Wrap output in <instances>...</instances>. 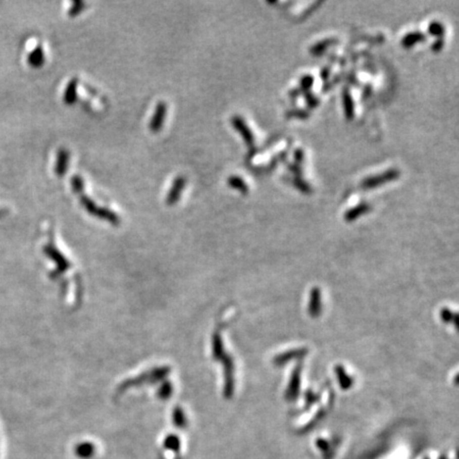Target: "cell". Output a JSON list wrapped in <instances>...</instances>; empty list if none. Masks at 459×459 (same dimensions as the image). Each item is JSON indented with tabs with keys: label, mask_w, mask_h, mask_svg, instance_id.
I'll list each match as a JSON object with an SVG mask.
<instances>
[{
	"label": "cell",
	"mask_w": 459,
	"mask_h": 459,
	"mask_svg": "<svg viewBox=\"0 0 459 459\" xmlns=\"http://www.w3.org/2000/svg\"><path fill=\"white\" fill-rule=\"evenodd\" d=\"M331 76V69L330 67H324L320 71V78L322 81H328Z\"/></svg>",
	"instance_id": "cell-24"
},
{
	"label": "cell",
	"mask_w": 459,
	"mask_h": 459,
	"mask_svg": "<svg viewBox=\"0 0 459 459\" xmlns=\"http://www.w3.org/2000/svg\"><path fill=\"white\" fill-rule=\"evenodd\" d=\"M341 77H342V75H337V76H336L332 81H330V82L325 83V85L322 87V90H324V91L330 90L332 87H334L336 84H337V83L339 82V81L341 80Z\"/></svg>",
	"instance_id": "cell-21"
},
{
	"label": "cell",
	"mask_w": 459,
	"mask_h": 459,
	"mask_svg": "<svg viewBox=\"0 0 459 459\" xmlns=\"http://www.w3.org/2000/svg\"><path fill=\"white\" fill-rule=\"evenodd\" d=\"M185 185H186L185 177L179 176L175 179V181H173V183H172L171 188L169 189V191L167 193L166 202L168 206H173V204H176L180 200L182 191L184 190Z\"/></svg>",
	"instance_id": "cell-3"
},
{
	"label": "cell",
	"mask_w": 459,
	"mask_h": 459,
	"mask_svg": "<svg viewBox=\"0 0 459 459\" xmlns=\"http://www.w3.org/2000/svg\"><path fill=\"white\" fill-rule=\"evenodd\" d=\"M444 47V40L443 38H438L436 42L432 45V50L434 51V53H440V51L443 49Z\"/></svg>",
	"instance_id": "cell-23"
},
{
	"label": "cell",
	"mask_w": 459,
	"mask_h": 459,
	"mask_svg": "<svg viewBox=\"0 0 459 459\" xmlns=\"http://www.w3.org/2000/svg\"><path fill=\"white\" fill-rule=\"evenodd\" d=\"M71 187L73 190L78 193V195H83L84 190V181L80 176H74L71 178Z\"/></svg>",
	"instance_id": "cell-15"
},
{
	"label": "cell",
	"mask_w": 459,
	"mask_h": 459,
	"mask_svg": "<svg viewBox=\"0 0 459 459\" xmlns=\"http://www.w3.org/2000/svg\"><path fill=\"white\" fill-rule=\"evenodd\" d=\"M28 62L29 64L33 66V67H39L42 66L45 62V54H44V49L37 46L35 49L32 50V53L29 55L28 57Z\"/></svg>",
	"instance_id": "cell-10"
},
{
	"label": "cell",
	"mask_w": 459,
	"mask_h": 459,
	"mask_svg": "<svg viewBox=\"0 0 459 459\" xmlns=\"http://www.w3.org/2000/svg\"><path fill=\"white\" fill-rule=\"evenodd\" d=\"M424 40H426L425 34H423L420 31H414V32L406 34L402 38V46L404 48H412L416 44L424 42Z\"/></svg>",
	"instance_id": "cell-9"
},
{
	"label": "cell",
	"mask_w": 459,
	"mask_h": 459,
	"mask_svg": "<svg viewBox=\"0 0 459 459\" xmlns=\"http://www.w3.org/2000/svg\"><path fill=\"white\" fill-rule=\"evenodd\" d=\"M78 84H79V80L77 78H74L69 81V83L67 84V86L65 88L64 97H63L65 105L73 106L76 104V101L78 99V94H77Z\"/></svg>",
	"instance_id": "cell-6"
},
{
	"label": "cell",
	"mask_w": 459,
	"mask_h": 459,
	"mask_svg": "<svg viewBox=\"0 0 459 459\" xmlns=\"http://www.w3.org/2000/svg\"><path fill=\"white\" fill-rule=\"evenodd\" d=\"M370 210V207H369V204L368 203H362L360 204V206H357L353 209H351L350 211H348L345 213V215H344V218L345 220H348V221H352L356 218H359L361 215H363V214L367 213Z\"/></svg>",
	"instance_id": "cell-11"
},
{
	"label": "cell",
	"mask_w": 459,
	"mask_h": 459,
	"mask_svg": "<svg viewBox=\"0 0 459 459\" xmlns=\"http://www.w3.org/2000/svg\"><path fill=\"white\" fill-rule=\"evenodd\" d=\"M232 125L238 133L241 135L242 139L246 141V144L249 146H253L254 144V135L252 133V131L248 127V125L244 122L242 117L240 116H234L232 118Z\"/></svg>",
	"instance_id": "cell-4"
},
{
	"label": "cell",
	"mask_w": 459,
	"mask_h": 459,
	"mask_svg": "<svg viewBox=\"0 0 459 459\" xmlns=\"http://www.w3.org/2000/svg\"><path fill=\"white\" fill-rule=\"evenodd\" d=\"M400 176H401V172L397 169H395V168L388 169L383 173H379V175H375V176L365 179L362 182V188L363 189H372L380 185L386 184V183H388V182L395 181Z\"/></svg>",
	"instance_id": "cell-1"
},
{
	"label": "cell",
	"mask_w": 459,
	"mask_h": 459,
	"mask_svg": "<svg viewBox=\"0 0 459 459\" xmlns=\"http://www.w3.org/2000/svg\"><path fill=\"white\" fill-rule=\"evenodd\" d=\"M428 33L433 36H437L438 38H442L444 35V27L439 22H432L428 25Z\"/></svg>",
	"instance_id": "cell-13"
},
{
	"label": "cell",
	"mask_w": 459,
	"mask_h": 459,
	"mask_svg": "<svg viewBox=\"0 0 459 459\" xmlns=\"http://www.w3.org/2000/svg\"><path fill=\"white\" fill-rule=\"evenodd\" d=\"M315 82V79L312 75H304L300 80V89L302 93H308L311 90Z\"/></svg>",
	"instance_id": "cell-14"
},
{
	"label": "cell",
	"mask_w": 459,
	"mask_h": 459,
	"mask_svg": "<svg viewBox=\"0 0 459 459\" xmlns=\"http://www.w3.org/2000/svg\"><path fill=\"white\" fill-rule=\"evenodd\" d=\"M300 95H302V90L300 88H293L289 91V96L291 98H297L299 97Z\"/></svg>",
	"instance_id": "cell-25"
},
{
	"label": "cell",
	"mask_w": 459,
	"mask_h": 459,
	"mask_svg": "<svg viewBox=\"0 0 459 459\" xmlns=\"http://www.w3.org/2000/svg\"><path fill=\"white\" fill-rule=\"evenodd\" d=\"M293 159H294V164H302V162L304 161V151L300 148L295 149L293 153Z\"/></svg>",
	"instance_id": "cell-20"
},
{
	"label": "cell",
	"mask_w": 459,
	"mask_h": 459,
	"mask_svg": "<svg viewBox=\"0 0 459 459\" xmlns=\"http://www.w3.org/2000/svg\"><path fill=\"white\" fill-rule=\"evenodd\" d=\"M84 7H85V4L82 3V2L74 3L73 5H71V7L69 8V11H68L69 16H76V15L80 14L81 12L83 11Z\"/></svg>",
	"instance_id": "cell-19"
},
{
	"label": "cell",
	"mask_w": 459,
	"mask_h": 459,
	"mask_svg": "<svg viewBox=\"0 0 459 459\" xmlns=\"http://www.w3.org/2000/svg\"><path fill=\"white\" fill-rule=\"evenodd\" d=\"M304 98H305V101H306V105H308V107L310 109H315V108H317L320 105V99L317 96H315L314 94H312L311 91H308V93H305L304 94Z\"/></svg>",
	"instance_id": "cell-17"
},
{
	"label": "cell",
	"mask_w": 459,
	"mask_h": 459,
	"mask_svg": "<svg viewBox=\"0 0 459 459\" xmlns=\"http://www.w3.org/2000/svg\"><path fill=\"white\" fill-rule=\"evenodd\" d=\"M293 185L297 187L301 192L303 193H310L312 191V187L311 185L309 184L308 182L302 180L301 178H298V177H295L293 179Z\"/></svg>",
	"instance_id": "cell-16"
},
{
	"label": "cell",
	"mask_w": 459,
	"mask_h": 459,
	"mask_svg": "<svg viewBox=\"0 0 459 459\" xmlns=\"http://www.w3.org/2000/svg\"><path fill=\"white\" fill-rule=\"evenodd\" d=\"M69 152L62 148V149H60L58 151V156H57V163H56V167H55V171L57 173V176L59 177H63L66 171H67V168L69 166Z\"/></svg>",
	"instance_id": "cell-5"
},
{
	"label": "cell",
	"mask_w": 459,
	"mask_h": 459,
	"mask_svg": "<svg viewBox=\"0 0 459 459\" xmlns=\"http://www.w3.org/2000/svg\"><path fill=\"white\" fill-rule=\"evenodd\" d=\"M342 101H343V109H344V115L346 120H352L355 113L354 108V101L352 95L350 93V89L348 87L343 88L342 91Z\"/></svg>",
	"instance_id": "cell-7"
},
{
	"label": "cell",
	"mask_w": 459,
	"mask_h": 459,
	"mask_svg": "<svg viewBox=\"0 0 459 459\" xmlns=\"http://www.w3.org/2000/svg\"><path fill=\"white\" fill-rule=\"evenodd\" d=\"M286 117H288V118L295 117L299 119H306L310 117V112L306 110H291V111L287 112Z\"/></svg>",
	"instance_id": "cell-18"
},
{
	"label": "cell",
	"mask_w": 459,
	"mask_h": 459,
	"mask_svg": "<svg viewBox=\"0 0 459 459\" xmlns=\"http://www.w3.org/2000/svg\"><path fill=\"white\" fill-rule=\"evenodd\" d=\"M166 114H167L166 104L163 101L159 102L156 108L155 114H153V116L150 120V124H149V128H150L151 132H153V133H158V132H160L162 130L163 126H164Z\"/></svg>",
	"instance_id": "cell-2"
},
{
	"label": "cell",
	"mask_w": 459,
	"mask_h": 459,
	"mask_svg": "<svg viewBox=\"0 0 459 459\" xmlns=\"http://www.w3.org/2000/svg\"><path fill=\"white\" fill-rule=\"evenodd\" d=\"M228 184L231 186L233 189H236L241 193H247L249 191V187L246 182H244L240 177L238 176H231L228 179Z\"/></svg>",
	"instance_id": "cell-12"
},
{
	"label": "cell",
	"mask_w": 459,
	"mask_h": 459,
	"mask_svg": "<svg viewBox=\"0 0 459 459\" xmlns=\"http://www.w3.org/2000/svg\"><path fill=\"white\" fill-rule=\"evenodd\" d=\"M346 79H348V81H350L352 84H359V81L355 79V75L354 74H351L350 78H346Z\"/></svg>",
	"instance_id": "cell-27"
},
{
	"label": "cell",
	"mask_w": 459,
	"mask_h": 459,
	"mask_svg": "<svg viewBox=\"0 0 459 459\" xmlns=\"http://www.w3.org/2000/svg\"><path fill=\"white\" fill-rule=\"evenodd\" d=\"M371 93H372V87L370 84H368L364 89V98H368L371 95Z\"/></svg>",
	"instance_id": "cell-26"
},
{
	"label": "cell",
	"mask_w": 459,
	"mask_h": 459,
	"mask_svg": "<svg viewBox=\"0 0 459 459\" xmlns=\"http://www.w3.org/2000/svg\"><path fill=\"white\" fill-rule=\"evenodd\" d=\"M288 169L293 173V175H294L295 177L301 178L303 171H302V168H301L300 165L294 164V163H293V164H289V165H288Z\"/></svg>",
	"instance_id": "cell-22"
},
{
	"label": "cell",
	"mask_w": 459,
	"mask_h": 459,
	"mask_svg": "<svg viewBox=\"0 0 459 459\" xmlns=\"http://www.w3.org/2000/svg\"><path fill=\"white\" fill-rule=\"evenodd\" d=\"M337 43H338V40L336 39V38H333V37L332 38L331 37L330 38H325L323 40H320L319 43L312 46L311 49H310V53H311L312 56H316V57L321 56V55H323L325 53L326 49L336 45Z\"/></svg>",
	"instance_id": "cell-8"
}]
</instances>
